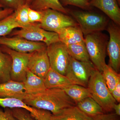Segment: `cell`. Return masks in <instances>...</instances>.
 <instances>
[{
    "instance_id": "4dcf8cb0",
    "label": "cell",
    "mask_w": 120,
    "mask_h": 120,
    "mask_svg": "<svg viewBox=\"0 0 120 120\" xmlns=\"http://www.w3.org/2000/svg\"><path fill=\"white\" fill-rule=\"evenodd\" d=\"M43 15L42 11H37L30 7L28 8V19L30 23H40L42 20Z\"/></svg>"
},
{
    "instance_id": "44dd1931",
    "label": "cell",
    "mask_w": 120,
    "mask_h": 120,
    "mask_svg": "<svg viewBox=\"0 0 120 120\" xmlns=\"http://www.w3.org/2000/svg\"><path fill=\"white\" fill-rule=\"evenodd\" d=\"M81 111L90 117H95L105 113L103 109L91 97H88L76 103Z\"/></svg>"
},
{
    "instance_id": "8992f818",
    "label": "cell",
    "mask_w": 120,
    "mask_h": 120,
    "mask_svg": "<svg viewBox=\"0 0 120 120\" xmlns=\"http://www.w3.org/2000/svg\"><path fill=\"white\" fill-rule=\"evenodd\" d=\"M96 69L90 61L82 62L71 57L65 75L74 84L88 87L90 77Z\"/></svg>"
},
{
    "instance_id": "d4e9b609",
    "label": "cell",
    "mask_w": 120,
    "mask_h": 120,
    "mask_svg": "<svg viewBox=\"0 0 120 120\" xmlns=\"http://www.w3.org/2000/svg\"><path fill=\"white\" fill-rule=\"evenodd\" d=\"M105 83L110 92L116 87L117 83L120 81V75L110 67L106 64L101 72Z\"/></svg>"
},
{
    "instance_id": "83f0119b",
    "label": "cell",
    "mask_w": 120,
    "mask_h": 120,
    "mask_svg": "<svg viewBox=\"0 0 120 120\" xmlns=\"http://www.w3.org/2000/svg\"><path fill=\"white\" fill-rule=\"evenodd\" d=\"M60 1L63 6L73 5L86 10H90L91 8L87 0H60Z\"/></svg>"
},
{
    "instance_id": "30bf717a",
    "label": "cell",
    "mask_w": 120,
    "mask_h": 120,
    "mask_svg": "<svg viewBox=\"0 0 120 120\" xmlns=\"http://www.w3.org/2000/svg\"><path fill=\"white\" fill-rule=\"evenodd\" d=\"M106 30L109 35L106 48L109 58V65L114 71L119 73L120 68V26L112 21H109Z\"/></svg>"
},
{
    "instance_id": "ac0fdd59",
    "label": "cell",
    "mask_w": 120,
    "mask_h": 120,
    "mask_svg": "<svg viewBox=\"0 0 120 120\" xmlns=\"http://www.w3.org/2000/svg\"><path fill=\"white\" fill-rule=\"evenodd\" d=\"M23 83L26 94H36L43 92L47 89L44 79L32 73L28 69L26 80Z\"/></svg>"
},
{
    "instance_id": "f35d334b",
    "label": "cell",
    "mask_w": 120,
    "mask_h": 120,
    "mask_svg": "<svg viewBox=\"0 0 120 120\" xmlns=\"http://www.w3.org/2000/svg\"><path fill=\"white\" fill-rule=\"evenodd\" d=\"M117 2H118V4H119V5H120V0H117Z\"/></svg>"
},
{
    "instance_id": "7a4b0ae2",
    "label": "cell",
    "mask_w": 120,
    "mask_h": 120,
    "mask_svg": "<svg viewBox=\"0 0 120 120\" xmlns=\"http://www.w3.org/2000/svg\"><path fill=\"white\" fill-rule=\"evenodd\" d=\"M84 41L90 60L97 70L101 72L106 64L107 36L101 32H94L84 36Z\"/></svg>"
},
{
    "instance_id": "9a60e30c",
    "label": "cell",
    "mask_w": 120,
    "mask_h": 120,
    "mask_svg": "<svg viewBox=\"0 0 120 120\" xmlns=\"http://www.w3.org/2000/svg\"><path fill=\"white\" fill-rule=\"evenodd\" d=\"M26 94L23 82L11 80L0 83V98H15L23 101Z\"/></svg>"
},
{
    "instance_id": "cb8c5ba5",
    "label": "cell",
    "mask_w": 120,
    "mask_h": 120,
    "mask_svg": "<svg viewBox=\"0 0 120 120\" xmlns=\"http://www.w3.org/2000/svg\"><path fill=\"white\" fill-rule=\"evenodd\" d=\"M66 46L72 58L82 62H88L90 61L84 41Z\"/></svg>"
},
{
    "instance_id": "8fae6325",
    "label": "cell",
    "mask_w": 120,
    "mask_h": 120,
    "mask_svg": "<svg viewBox=\"0 0 120 120\" xmlns=\"http://www.w3.org/2000/svg\"><path fill=\"white\" fill-rule=\"evenodd\" d=\"M0 45L5 46L16 52L23 53L33 52L47 47L43 42L28 41L18 36L0 37Z\"/></svg>"
},
{
    "instance_id": "52a82bcc",
    "label": "cell",
    "mask_w": 120,
    "mask_h": 120,
    "mask_svg": "<svg viewBox=\"0 0 120 120\" xmlns=\"http://www.w3.org/2000/svg\"><path fill=\"white\" fill-rule=\"evenodd\" d=\"M42 11L43 17L39 24L48 31L57 33L63 28L78 26L75 19L66 14L49 9Z\"/></svg>"
},
{
    "instance_id": "d6986e66",
    "label": "cell",
    "mask_w": 120,
    "mask_h": 120,
    "mask_svg": "<svg viewBox=\"0 0 120 120\" xmlns=\"http://www.w3.org/2000/svg\"><path fill=\"white\" fill-rule=\"evenodd\" d=\"M93 118L84 113L76 106L64 109L55 115L52 114L51 120H92Z\"/></svg>"
},
{
    "instance_id": "603a6c76",
    "label": "cell",
    "mask_w": 120,
    "mask_h": 120,
    "mask_svg": "<svg viewBox=\"0 0 120 120\" xmlns=\"http://www.w3.org/2000/svg\"><path fill=\"white\" fill-rule=\"evenodd\" d=\"M12 60L10 55L0 48V83L11 80Z\"/></svg>"
},
{
    "instance_id": "ffe728a7",
    "label": "cell",
    "mask_w": 120,
    "mask_h": 120,
    "mask_svg": "<svg viewBox=\"0 0 120 120\" xmlns=\"http://www.w3.org/2000/svg\"><path fill=\"white\" fill-rule=\"evenodd\" d=\"M29 7L37 11H43L49 9L65 14L69 13V11L62 5L60 0H34Z\"/></svg>"
},
{
    "instance_id": "7c38bea8",
    "label": "cell",
    "mask_w": 120,
    "mask_h": 120,
    "mask_svg": "<svg viewBox=\"0 0 120 120\" xmlns=\"http://www.w3.org/2000/svg\"><path fill=\"white\" fill-rule=\"evenodd\" d=\"M46 49L31 53L28 64L31 72L44 79L51 68Z\"/></svg>"
},
{
    "instance_id": "e575fe53",
    "label": "cell",
    "mask_w": 120,
    "mask_h": 120,
    "mask_svg": "<svg viewBox=\"0 0 120 120\" xmlns=\"http://www.w3.org/2000/svg\"><path fill=\"white\" fill-rule=\"evenodd\" d=\"M14 11L11 9L4 8L0 9V20L12 14Z\"/></svg>"
},
{
    "instance_id": "f546056e",
    "label": "cell",
    "mask_w": 120,
    "mask_h": 120,
    "mask_svg": "<svg viewBox=\"0 0 120 120\" xmlns=\"http://www.w3.org/2000/svg\"><path fill=\"white\" fill-rule=\"evenodd\" d=\"M27 0H0L3 8L11 9L14 11L26 4Z\"/></svg>"
},
{
    "instance_id": "8d00e7d4",
    "label": "cell",
    "mask_w": 120,
    "mask_h": 120,
    "mask_svg": "<svg viewBox=\"0 0 120 120\" xmlns=\"http://www.w3.org/2000/svg\"><path fill=\"white\" fill-rule=\"evenodd\" d=\"M33 0H27L26 4L29 6H30Z\"/></svg>"
},
{
    "instance_id": "1f68e13d",
    "label": "cell",
    "mask_w": 120,
    "mask_h": 120,
    "mask_svg": "<svg viewBox=\"0 0 120 120\" xmlns=\"http://www.w3.org/2000/svg\"><path fill=\"white\" fill-rule=\"evenodd\" d=\"M0 120H18L13 116L11 109L4 108L3 110L0 109Z\"/></svg>"
},
{
    "instance_id": "5bb4252c",
    "label": "cell",
    "mask_w": 120,
    "mask_h": 120,
    "mask_svg": "<svg viewBox=\"0 0 120 120\" xmlns=\"http://www.w3.org/2000/svg\"><path fill=\"white\" fill-rule=\"evenodd\" d=\"M91 7H95L105 13L112 21L120 25V9L117 0H91Z\"/></svg>"
},
{
    "instance_id": "7402d4cb",
    "label": "cell",
    "mask_w": 120,
    "mask_h": 120,
    "mask_svg": "<svg viewBox=\"0 0 120 120\" xmlns=\"http://www.w3.org/2000/svg\"><path fill=\"white\" fill-rule=\"evenodd\" d=\"M76 103L88 97H91L88 87L72 84L63 90Z\"/></svg>"
},
{
    "instance_id": "d590c367",
    "label": "cell",
    "mask_w": 120,
    "mask_h": 120,
    "mask_svg": "<svg viewBox=\"0 0 120 120\" xmlns=\"http://www.w3.org/2000/svg\"><path fill=\"white\" fill-rule=\"evenodd\" d=\"M115 111V113L117 116H120V103L118 104H115L114 105L113 107V110Z\"/></svg>"
},
{
    "instance_id": "9c48e42d",
    "label": "cell",
    "mask_w": 120,
    "mask_h": 120,
    "mask_svg": "<svg viewBox=\"0 0 120 120\" xmlns=\"http://www.w3.org/2000/svg\"><path fill=\"white\" fill-rule=\"evenodd\" d=\"M0 48L2 51L10 55L12 58L11 80L23 82L26 79L31 53L19 52L4 45H0Z\"/></svg>"
},
{
    "instance_id": "3957f363",
    "label": "cell",
    "mask_w": 120,
    "mask_h": 120,
    "mask_svg": "<svg viewBox=\"0 0 120 120\" xmlns=\"http://www.w3.org/2000/svg\"><path fill=\"white\" fill-rule=\"evenodd\" d=\"M88 88L91 98L101 106L105 113L113 110L114 105L116 102L105 83L101 73L97 69L90 77Z\"/></svg>"
},
{
    "instance_id": "f1b7e54d",
    "label": "cell",
    "mask_w": 120,
    "mask_h": 120,
    "mask_svg": "<svg viewBox=\"0 0 120 120\" xmlns=\"http://www.w3.org/2000/svg\"><path fill=\"white\" fill-rule=\"evenodd\" d=\"M11 109L13 116L18 120H37L26 110L18 108Z\"/></svg>"
},
{
    "instance_id": "ab89813d",
    "label": "cell",
    "mask_w": 120,
    "mask_h": 120,
    "mask_svg": "<svg viewBox=\"0 0 120 120\" xmlns=\"http://www.w3.org/2000/svg\"><path fill=\"white\" fill-rule=\"evenodd\" d=\"M88 1H90L91 0H87Z\"/></svg>"
},
{
    "instance_id": "6da1fadb",
    "label": "cell",
    "mask_w": 120,
    "mask_h": 120,
    "mask_svg": "<svg viewBox=\"0 0 120 120\" xmlns=\"http://www.w3.org/2000/svg\"><path fill=\"white\" fill-rule=\"evenodd\" d=\"M26 105L36 109L47 110L53 115L76 104L62 89H46L36 94L26 95L23 100Z\"/></svg>"
},
{
    "instance_id": "74e56055",
    "label": "cell",
    "mask_w": 120,
    "mask_h": 120,
    "mask_svg": "<svg viewBox=\"0 0 120 120\" xmlns=\"http://www.w3.org/2000/svg\"><path fill=\"white\" fill-rule=\"evenodd\" d=\"M2 8H3V6H2V5L0 4V9H1Z\"/></svg>"
},
{
    "instance_id": "484cf974",
    "label": "cell",
    "mask_w": 120,
    "mask_h": 120,
    "mask_svg": "<svg viewBox=\"0 0 120 120\" xmlns=\"http://www.w3.org/2000/svg\"><path fill=\"white\" fill-rule=\"evenodd\" d=\"M13 13L0 20V37L10 34L15 28H20L15 20Z\"/></svg>"
},
{
    "instance_id": "e0dca14e",
    "label": "cell",
    "mask_w": 120,
    "mask_h": 120,
    "mask_svg": "<svg viewBox=\"0 0 120 120\" xmlns=\"http://www.w3.org/2000/svg\"><path fill=\"white\" fill-rule=\"evenodd\" d=\"M44 82L47 89L64 90L73 84L65 75H61L51 68L44 79Z\"/></svg>"
},
{
    "instance_id": "d6a6232c",
    "label": "cell",
    "mask_w": 120,
    "mask_h": 120,
    "mask_svg": "<svg viewBox=\"0 0 120 120\" xmlns=\"http://www.w3.org/2000/svg\"><path fill=\"white\" fill-rule=\"evenodd\" d=\"M120 116L114 113H104L93 117L92 120H120Z\"/></svg>"
},
{
    "instance_id": "ba28073f",
    "label": "cell",
    "mask_w": 120,
    "mask_h": 120,
    "mask_svg": "<svg viewBox=\"0 0 120 120\" xmlns=\"http://www.w3.org/2000/svg\"><path fill=\"white\" fill-rule=\"evenodd\" d=\"M46 51L51 68L65 75L71 57L66 46L59 41L47 46Z\"/></svg>"
},
{
    "instance_id": "836d02e7",
    "label": "cell",
    "mask_w": 120,
    "mask_h": 120,
    "mask_svg": "<svg viewBox=\"0 0 120 120\" xmlns=\"http://www.w3.org/2000/svg\"><path fill=\"white\" fill-rule=\"evenodd\" d=\"M111 94L116 102L120 103V81L117 83L115 88L111 92Z\"/></svg>"
},
{
    "instance_id": "5b68a950",
    "label": "cell",
    "mask_w": 120,
    "mask_h": 120,
    "mask_svg": "<svg viewBox=\"0 0 120 120\" xmlns=\"http://www.w3.org/2000/svg\"><path fill=\"white\" fill-rule=\"evenodd\" d=\"M10 35L32 41L43 42L47 46L60 41L57 33L44 30L41 27L39 23H30L20 30H13Z\"/></svg>"
},
{
    "instance_id": "4316f807",
    "label": "cell",
    "mask_w": 120,
    "mask_h": 120,
    "mask_svg": "<svg viewBox=\"0 0 120 120\" xmlns=\"http://www.w3.org/2000/svg\"><path fill=\"white\" fill-rule=\"evenodd\" d=\"M29 7L26 4L14 11L13 14L16 22L20 28H24L30 24L28 19V10Z\"/></svg>"
},
{
    "instance_id": "2e32d148",
    "label": "cell",
    "mask_w": 120,
    "mask_h": 120,
    "mask_svg": "<svg viewBox=\"0 0 120 120\" xmlns=\"http://www.w3.org/2000/svg\"><path fill=\"white\" fill-rule=\"evenodd\" d=\"M60 41L65 45L84 41V37L79 26L68 27L57 32Z\"/></svg>"
},
{
    "instance_id": "4fadbf2b",
    "label": "cell",
    "mask_w": 120,
    "mask_h": 120,
    "mask_svg": "<svg viewBox=\"0 0 120 120\" xmlns=\"http://www.w3.org/2000/svg\"><path fill=\"white\" fill-rule=\"evenodd\" d=\"M0 106L4 109L18 108L24 109L30 112L37 120H51L52 113L50 112L31 107L19 99L0 98Z\"/></svg>"
},
{
    "instance_id": "277c9868",
    "label": "cell",
    "mask_w": 120,
    "mask_h": 120,
    "mask_svg": "<svg viewBox=\"0 0 120 120\" xmlns=\"http://www.w3.org/2000/svg\"><path fill=\"white\" fill-rule=\"evenodd\" d=\"M69 13L77 22L84 36L105 30L109 22L105 16L95 12L69 11Z\"/></svg>"
}]
</instances>
